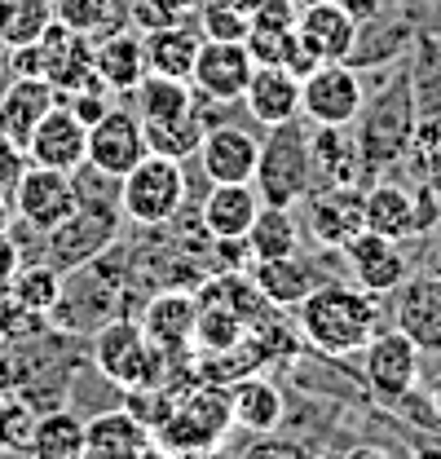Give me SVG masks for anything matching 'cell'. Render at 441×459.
Returning a JSON list of instances; mask_svg holds the SVG:
<instances>
[{
  "label": "cell",
  "instance_id": "obj_38",
  "mask_svg": "<svg viewBox=\"0 0 441 459\" xmlns=\"http://www.w3.org/2000/svg\"><path fill=\"white\" fill-rule=\"evenodd\" d=\"M54 22V0H0V49L31 45Z\"/></svg>",
  "mask_w": 441,
  "mask_h": 459
},
{
  "label": "cell",
  "instance_id": "obj_36",
  "mask_svg": "<svg viewBox=\"0 0 441 459\" xmlns=\"http://www.w3.org/2000/svg\"><path fill=\"white\" fill-rule=\"evenodd\" d=\"M54 18L66 22L71 31H84V36H107L119 27H133L128 22V0H54Z\"/></svg>",
  "mask_w": 441,
  "mask_h": 459
},
{
  "label": "cell",
  "instance_id": "obj_28",
  "mask_svg": "<svg viewBox=\"0 0 441 459\" xmlns=\"http://www.w3.org/2000/svg\"><path fill=\"white\" fill-rule=\"evenodd\" d=\"M199 27H190L186 18L155 27V31H142V54H146V71L155 75H172V80H190L195 71V57H199Z\"/></svg>",
  "mask_w": 441,
  "mask_h": 459
},
{
  "label": "cell",
  "instance_id": "obj_31",
  "mask_svg": "<svg viewBox=\"0 0 441 459\" xmlns=\"http://www.w3.org/2000/svg\"><path fill=\"white\" fill-rule=\"evenodd\" d=\"M133 102H137L133 115H137L142 124H168V119L190 111V107L199 102V93H195L190 80H172V75L146 71V75L137 80V89H133Z\"/></svg>",
  "mask_w": 441,
  "mask_h": 459
},
{
  "label": "cell",
  "instance_id": "obj_22",
  "mask_svg": "<svg viewBox=\"0 0 441 459\" xmlns=\"http://www.w3.org/2000/svg\"><path fill=\"white\" fill-rule=\"evenodd\" d=\"M309 160L323 186H358L367 181V164L358 151L353 124H309Z\"/></svg>",
  "mask_w": 441,
  "mask_h": 459
},
{
  "label": "cell",
  "instance_id": "obj_33",
  "mask_svg": "<svg viewBox=\"0 0 441 459\" xmlns=\"http://www.w3.org/2000/svg\"><path fill=\"white\" fill-rule=\"evenodd\" d=\"M243 238H247L252 261H274V256L300 252V226H296L291 208H278V204H261L256 221L247 226Z\"/></svg>",
  "mask_w": 441,
  "mask_h": 459
},
{
  "label": "cell",
  "instance_id": "obj_15",
  "mask_svg": "<svg viewBox=\"0 0 441 459\" xmlns=\"http://www.w3.org/2000/svg\"><path fill=\"white\" fill-rule=\"evenodd\" d=\"M195 314H199V300L181 287H168V291L146 300L137 323L151 336V344L168 353V362H186L190 349H195Z\"/></svg>",
  "mask_w": 441,
  "mask_h": 459
},
{
  "label": "cell",
  "instance_id": "obj_35",
  "mask_svg": "<svg viewBox=\"0 0 441 459\" xmlns=\"http://www.w3.org/2000/svg\"><path fill=\"white\" fill-rule=\"evenodd\" d=\"M411 102L419 119H441V40L437 36H415V62L406 71Z\"/></svg>",
  "mask_w": 441,
  "mask_h": 459
},
{
  "label": "cell",
  "instance_id": "obj_10",
  "mask_svg": "<svg viewBox=\"0 0 441 459\" xmlns=\"http://www.w3.org/2000/svg\"><path fill=\"white\" fill-rule=\"evenodd\" d=\"M9 195H13V212L31 230H40V234H49L75 208V199H80L71 172L40 169V164H27V172L18 177V186Z\"/></svg>",
  "mask_w": 441,
  "mask_h": 459
},
{
  "label": "cell",
  "instance_id": "obj_18",
  "mask_svg": "<svg viewBox=\"0 0 441 459\" xmlns=\"http://www.w3.org/2000/svg\"><path fill=\"white\" fill-rule=\"evenodd\" d=\"M199 164L208 181H252L261 160V137L243 124H217L199 142Z\"/></svg>",
  "mask_w": 441,
  "mask_h": 459
},
{
  "label": "cell",
  "instance_id": "obj_42",
  "mask_svg": "<svg viewBox=\"0 0 441 459\" xmlns=\"http://www.w3.org/2000/svg\"><path fill=\"white\" fill-rule=\"evenodd\" d=\"M57 102L66 107V111L75 115L80 124H98L102 115L115 107V93H110L102 80H93V84H84V89H71V93H57Z\"/></svg>",
  "mask_w": 441,
  "mask_h": 459
},
{
  "label": "cell",
  "instance_id": "obj_20",
  "mask_svg": "<svg viewBox=\"0 0 441 459\" xmlns=\"http://www.w3.org/2000/svg\"><path fill=\"white\" fill-rule=\"evenodd\" d=\"M84 455L89 459L155 455V433H151V424H142L128 406L98 411L93 420H84Z\"/></svg>",
  "mask_w": 441,
  "mask_h": 459
},
{
  "label": "cell",
  "instance_id": "obj_14",
  "mask_svg": "<svg viewBox=\"0 0 441 459\" xmlns=\"http://www.w3.org/2000/svg\"><path fill=\"white\" fill-rule=\"evenodd\" d=\"M252 66L256 62H252L243 40H203L199 57H195V71H190V84L203 102H238Z\"/></svg>",
  "mask_w": 441,
  "mask_h": 459
},
{
  "label": "cell",
  "instance_id": "obj_47",
  "mask_svg": "<svg viewBox=\"0 0 441 459\" xmlns=\"http://www.w3.org/2000/svg\"><path fill=\"white\" fill-rule=\"evenodd\" d=\"M4 389H18V376H13V362H9V353H0V394Z\"/></svg>",
  "mask_w": 441,
  "mask_h": 459
},
{
  "label": "cell",
  "instance_id": "obj_9",
  "mask_svg": "<svg viewBox=\"0 0 441 459\" xmlns=\"http://www.w3.org/2000/svg\"><path fill=\"white\" fill-rule=\"evenodd\" d=\"M419 349L411 336H402L397 327H380L367 349H362V376H367V389L385 406H397L415 385H419Z\"/></svg>",
  "mask_w": 441,
  "mask_h": 459
},
{
  "label": "cell",
  "instance_id": "obj_4",
  "mask_svg": "<svg viewBox=\"0 0 441 459\" xmlns=\"http://www.w3.org/2000/svg\"><path fill=\"white\" fill-rule=\"evenodd\" d=\"M75 208L57 221L45 238H49V261L57 270H84L93 261H102L124 226V212H119V195H93V190H80L75 186Z\"/></svg>",
  "mask_w": 441,
  "mask_h": 459
},
{
  "label": "cell",
  "instance_id": "obj_50",
  "mask_svg": "<svg viewBox=\"0 0 441 459\" xmlns=\"http://www.w3.org/2000/svg\"><path fill=\"white\" fill-rule=\"evenodd\" d=\"M428 402H433V411H437V420H441V376L433 380V389H428Z\"/></svg>",
  "mask_w": 441,
  "mask_h": 459
},
{
  "label": "cell",
  "instance_id": "obj_24",
  "mask_svg": "<svg viewBox=\"0 0 441 459\" xmlns=\"http://www.w3.org/2000/svg\"><path fill=\"white\" fill-rule=\"evenodd\" d=\"M247 279H252L256 291H261L270 305H278V309H296L314 287L327 283V279L314 270V261H305L300 252H291V256H274V261H252Z\"/></svg>",
  "mask_w": 441,
  "mask_h": 459
},
{
  "label": "cell",
  "instance_id": "obj_29",
  "mask_svg": "<svg viewBox=\"0 0 441 459\" xmlns=\"http://www.w3.org/2000/svg\"><path fill=\"white\" fill-rule=\"evenodd\" d=\"M362 226L393 243L415 238V195L397 181H371L362 190Z\"/></svg>",
  "mask_w": 441,
  "mask_h": 459
},
{
  "label": "cell",
  "instance_id": "obj_52",
  "mask_svg": "<svg viewBox=\"0 0 441 459\" xmlns=\"http://www.w3.org/2000/svg\"><path fill=\"white\" fill-rule=\"evenodd\" d=\"M428 274H433V279H441V252L433 256V270H428Z\"/></svg>",
  "mask_w": 441,
  "mask_h": 459
},
{
  "label": "cell",
  "instance_id": "obj_13",
  "mask_svg": "<svg viewBox=\"0 0 441 459\" xmlns=\"http://www.w3.org/2000/svg\"><path fill=\"white\" fill-rule=\"evenodd\" d=\"M393 327L411 336L424 358H441V279L433 274H406L397 283Z\"/></svg>",
  "mask_w": 441,
  "mask_h": 459
},
{
  "label": "cell",
  "instance_id": "obj_39",
  "mask_svg": "<svg viewBox=\"0 0 441 459\" xmlns=\"http://www.w3.org/2000/svg\"><path fill=\"white\" fill-rule=\"evenodd\" d=\"M31 429H36L31 402L18 398L13 389H4V394H0V451L27 455V451H31Z\"/></svg>",
  "mask_w": 441,
  "mask_h": 459
},
{
  "label": "cell",
  "instance_id": "obj_16",
  "mask_svg": "<svg viewBox=\"0 0 441 459\" xmlns=\"http://www.w3.org/2000/svg\"><path fill=\"white\" fill-rule=\"evenodd\" d=\"M358 22L349 18V9L340 0H318V4H300L296 18V36L318 62H349L358 49Z\"/></svg>",
  "mask_w": 441,
  "mask_h": 459
},
{
  "label": "cell",
  "instance_id": "obj_27",
  "mask_svg": "<svg viewBox=\"0 0 441 459\" xmlns=\"http://www.w3.org/2000/svg\"><path fill=\"white\" fill-rule=\"evenodd\" d=\"M225 389H229L234 429H247V433H274L278 424H282L287 402H282V389H278L274 380H265V376L247 371V376L229 380Z\"/></svg>",
  "mask_w": 441,
  "mask_h": 459
},
{
  "label": "cell",
  "instance_id": "obj_11",
  "mask_svg": "<svg viewBox=\"0 0 441 459\" xmlns=\"http://www.w3.org/2000/svg\"><path fill=\"white\" fill-rule=\"evenodd\" d=\"M146 133H142V119L133 115V107H110L98 124H89V151H84V164H93L107 177H124L137 160H146Z\"/></svg>",
  "mask_w": 441,
  "mask_h": 459
},
{
  "label": "cell",
  "instance_id": "obj_19",
  "mask_svg": "<svg viewBox=\"0 0 441 459\" xmlns=\"http://www.w3.org/2000/svg\"><path fill=\"white\" fill-rule=\"evenodd\" d=\"M305 230L314 234V243L340 247L349 243L362 226V190L358 186H327V190H309L305 199Z\"/></svg>",
  "mask_w": 441,
  "mask_h": 459
},
{
  "label": "cell",
  "instance_id": "obj_46",
  "mask_svg": "<svg viewBox=\"0 0 441 459\" xmlns=\"http://www.w3.org/2000/svg\"><path fill=\"white\" fill-rule=\"evenodd\" d=\"M344 9H349V18L362 27V22H371L376 13H380V0H340Z\"/></svg>",
  "mask_w": 441,
  "mask_h": 459
},
{
  "label": "cell",
  "instance_id": "obj_34",
  "mask_svg": "<svg viewBox=\"0 0 441 459\" xmlns=\"http://www.w3.org/2000/svg\"><path fill=\"white\" fill-rule=\"evenodd\" d=\"M36 459H84V420L71 415L66 406L36 415L31 429V451Z\"/></svg>",
  "mask_w": 441,
  "mask_h": 459
},
{
  "label": "cell",
  "instance_id": "obj_41",
  "mask_svg": "<svg viewBox=\"0 0 441 459\" xmlns=\"http://www.w3.org/2000/svg\"><path fill=\"white\" fill-rule=\"evenodd\" d=\"M406 160L415 164V172H419V177L437 181V164H441V119H415V133H411Z\"/></svg>",
  "mask_w": 441,
  "mask_h": 459
},
{
  "label": "cell",
  "instance_id": "obj_3",
  "mask_svg": "<svg viewBox=\"0 0 441 459\" xmlns=\"http://www.w3.org/2000/svg\"><path fill=\"white\" fill-rule=\"evenodd\" d=\"M415 102H411V84H406V71H397L388 80V89H380L371 102H362L358 111V151H362V164L367 177L393 169L406 160V146H411V133H415Z\"/></svg>",
  "mask_w": 441,
  "mask_h": 459
},
{
  "label": "cell",
  "instance_id": "obj_23",
  "mask_svg": "<svg viewBox=\"0 0 441 459\" xmlns=\"http://www.w3.org/2000/svg\"><path fill=\"white\" fill-rule=\"evenodd\" d=\"M261 212V195L252 181H212L208 199L199 204V221L212 238H243Z\"/></svg>",
  "mask_w": 441,
  "mask_h": 459
},
{
  "label": "cell",
  "instance_id": "obj_43",
  "mask_svg": "<svg viewBox=\"0 0 441 459\" xmlns=\"http://www.w3.org/2000/svg\"><path fill=\"white\" fill-rule=\"evenodd\" d=\"M27 151H22V142H13V137H4L0 133V190H13L18 186V177L27 172Z\"/></svg>",
  "mask_w": 441,
  "mask_h": 459
},
{
  "label": "cell",
  "instance_id": "obj_44",
  "mask_svg": "<svg viewBox=\"0 0 441 459\" xmlns=\"http://www.w3.org/2000/svg\"><path fill=\"white\" fill-rule=\"evenodd\" d=\"M441 221V199H437V186L424 177L419 195H415V234H428V230Z\"/></svg>",
  "mask_w": 441,
  "mask_h": 459
},
{
  "label": "cell",
  "instance_id": "obj_30",
  "mask_svg": "<svg viewBox=\"0 0 441 459\" xmlns=\"http://www.w3.org/2000/svg\"><path fill=\"white\" fill-rule=\"evenodd\" d=\"M199 300V314H195V349L199 353H217V349H229L247 336V323L238 318V309L225 300L220 283H212L208 291L195 296Z\"/></svg>",
  "mask_w": 441,
  "mask_h": 459
},
{
  "label": "cell",
  "instance_id": "obj_12",
  "mask_svg": "<svg viewBox=\"0 0 441 459\" xmlns=\"http://www.w3.org/2000/svg\"><path fill=\"white\" fill-rule=\"evenodd\" d=\"M335 252L344 256V265H349V274H353V287H362V291H371V296L397 291V283L411 274L402 247H397L393 238H385V234H376V230H358V234H353L349 243H340Z\"/></svg>",
  "mask_w": 441,
  "mask_h": 459
},
{
  "label": "cell",
  "instance_id": "obj_54",
  "mask_svg": "<svg viewBox=\"0 0 441 459\" xmlns=\"http://www.w3.org/2000/svg\"><path fill=\"white\" fill-rule=\"evenodd\" d=\"M437 181H441V164H437Z\"/></svg>",
  "mask_w": 441,
  "mask_h": 459
},
{
  "label": "cell",
  "instance_id": "obj_48",
  "mask_svg": "<svg viewBox=\"0 0 441 459\" xmlns=\"http://www.w3.org/2000/svg\"><path fill=\"white\" fill-rule=\"evenodd\" d=\"M9 212H13V195H9V190H0V230L9 226Z\"/></svg>",
  "mask_w": 441,
  "mask_h": 459
},
{
  "label": "cell",
  "instance_id": "obj_6",
  "mask_svg": "<svg viewBox=\"0 0 441 459\" xmlns=\"http://www.w3.org/2000/svg\"><path fill=\"white\" fill-rule=\"evenodd\" d=\"M93 367L119 389H151L168 380V353L151 344L137 318H110L98 327Z\"/></svg>",
  "mask_w": 441,
  "mask_h": 459
},
{
  "label": "cell",
  "instance_id": "obj_7",
  "mask_svg": "<svg viewBox=\"0 0 441 459\" xmlns=\"http://www.w3.org/2000/svg\"><path fill=\"white\" fill-rule=\"evenodd\" d=\"M186 208V172L181 160L146 155L119 177V212L133 226H168Z\"/></svg>",
  "mask_w": 441,
  "mask_h": 459
},
{
  "label": "cell",
  "instance_id": "obj_26",
  "mask_svg": "<svg viewBox=\"0 0 441 459\" xmlns=\"http://www.w3.org/2000/svg\"><path fill=\"white\" fill-rule=\"evenodd\" d=\"M93 66L102 75L110 93H133L137 80L146 75V54H142V31L137 27H119L93 40Z\"/></svg>",
  "mask_w": 441,
  "mask_h": 459
},
{
  "label": "cell",
  "instance_id": "obj_25",
  "mask_svg": "<svg viewBox=\"0 0 441 459\" xmlns=\"http://www.w3.org/2000/svg\"><path fill=\"white\" fill-rule=\"evenodd\" d=\"M54 107H57V89L49 80H40V75H13V84L0 93V133L13 137V142H27L31 128Z\"/></svg>",
  "mask_w": 441,
  "mask_h": 459
},
{
  "label": "cell",
  "instance_id": "obj_51",
  "mask_svg": "<svg viewBox=\"0 0 441 459\" xmlns=\"http://www.w3.org/2000/svg\"><path fill=\"white\" fill-rule=\"evenodd\" d=\"M172 4H177L181 13H190V9H199V0H172Z\"/></svg>",
  "mask_w": 441,
  "mask_h": 459
},
{
  "label": "cell",
  "instance_id": "obj_17",
  "mask_svg": "<svg viewBox=\"0 0 441 459\" xmlns=\"http://www.w3.org/2000/svg\"><path fill=\"white\" fill-rule=\"evenodd\" d=\"M22 146H27V160L40 164V169L75 172L84 164V151H89V124H80L75 115L57 102L54 111L31 128V137Z\"/></svg>",
  "mask_w": 441,
  "mask_h": 459
},
{
  "label": "cell",
  "instance_id": "obj_40",
  "mask_svg": "<svg viewBox=\"0 0 441 459\" xmlns=\"http://www.w3.org/2000/svg\"><path fill=\"white\" fill-rule=\"evenodd\" d=\"M199 36L203 40H243L247 36V13L220 4V0H199Z\"/></svg>",
  "mask_w": 441,
  "mask_h": 459
},
{
  "label": "cell",
  "instance_id": "obj_21",
  "mask_svg": "<svg viewBox=\"0 0 441 459\" xmlns=\"http://www.w3.org/2000/svg\"><path fill=\"white\" fill-rule=\"evenodd\" d=\"M238 102L265 128L270 124H287V119H300V75H291L282 62H256Z\"/></svg>",
  "mask_w": 441,
  "mask_h": 459
},
{
  "label": "cell",
  "instance_id": "obj_55",
  "mask_svg": "<svg viewBox=\"0 0 441 459\" xmlns=\"http://www.w3.org/2000/svg\"><path fill=\"white\" fill-rule=\"evenodd\" d=\"M0 54H4V49H0Z\"/></svg>",
  "mask_w": 441,
  "mask_h": 459
},
{
  "label": "cell",
  "instance_id": "obj_49",
  "mask_svg": "<svg viewBox=\"0 0 441 459\" xmlns=\"http://www.w3.org/2000/svg\"><path fill=\"white\" fill-rule=\"evenodd\" d=\"M220 4H229V9H238V13H252L261 0H220Z\"/></svg>",
  "mask_w": 441,
  "mask_h": 459
},
{
  "label": "cell",
  "instance_id": "obj_32",
  "mask_svg": "<svg viewBox=\"0 0 441 459\" xmlns=\"http://www.w3.org/2000/svg\"><path fill=\"white\" fill-rule=\"evenodd\" d=\"M142 133H146V151H151V155L190 160V155L199 151L203 133H208V107H203V98H199L190 111L168 119V124H142Z\"/></svg>",
  "mask_w": 441,
  "mask_h": 459
},
{
  "label": "cell",
  "instance_id": "obj_45",
  "mask_svg": "<svg viewBox=\"0 0 441 459\" xmlns=\"http://www.w3.org/2000/svg\"><path fill=\"white\" fill-rule=\"evenodd\" d=\"M18 265H22V256H18V243H13V238L0 230V283H9Z\"/></svg>",
  "mask_w": 441,
  "mask_h": 459
},
{
  "label": "cell",
  "instance_id": "obj_5",
  "mask_svg": "<svg viewBox=\"0 0 441 459\" xmlns=\"http://www.w3.org/2000/svg\"><path fill=\"white\" fill-rule=\"evenodd\" d=\"M314 181H318V172L309 160V128L300 119L270 124V137H261V160H256V177H252L261 204L296 208L314 190Z\"/></svg>",
  "mask_w": 441,
  "mask_h": 459
},
{
  "label": "cell",
  "instance_id": "obj_53",
  "mask_svg": "<svg viewBox=\"0 0 441 459\" xmlns=\"http://www.w3.org/2000/svg\"><path fill=\"white\" fill-rule=\"evenodd\" d=\"M296 4H318V0H296Z\"/></svg>",
  "mask_w": 441,
  "mask_h": 459
},
{
  "label": "cell",
  "instance_id": "obj_1",
  "mask_svg": "<svg viewBox=\"0 0 441 459\" xmlns=\"http://www.w3.org/2000/svg\"><path fill=\"white\" fill-rule=\"evenodd\" d=\"M385 327L380 296L353 283H318L296 305V332L318 353H362L367 341Z\"/></svg>",
  "mask_w": 441,
  "mask_h": 459
},
{
  "label": "cell",
  "instance_id": "obj_8",
  "mask_svg": "<svg viewBox=\"0 0 441 459\" xmlns=\"http://www.w3.org/2000/svg\"><path fill=\"white\" fill-rule=\"evenodd\" d=\"M362 102L367 89L353 62H318L300 80V115L309 124H353Z\"/></svg>",
  "mask_w": 441,
  "mask_h": 459
},
{
  "label": "cell",
  "instance_id": "obj_37",
  "mask_svg": "<svg viewBox=\"0 0 441 459\" xmlns=\"http://www.w3.org/2000/svg\"><path fill=\"white\" fill-rule=\"evenodd\" d=\"M9 291H13V300L22 305V309H31V314H54L57 300L66 296V279H62V270H57L54 261H45V265H18L13 270V279H9Z\"/></svg>",
  "mask_w": 441,
  "mask_h": 459
},
{
  "label": "cell",
  "instance_id": "obj_2",
  "mask_svg": "<svg viewBox=\"0 0 441 459\" xmlns=\"http://www.w3.org/2000/svg\"><path fill=\"white\" fill-rule=\"evenodd\" d=\"M234 433V411L225 385H195L172 402L155 424V455H208Z\"/></svg>",
  "mask_w": 441,
  "mask_h": 459
}]
</instances>
